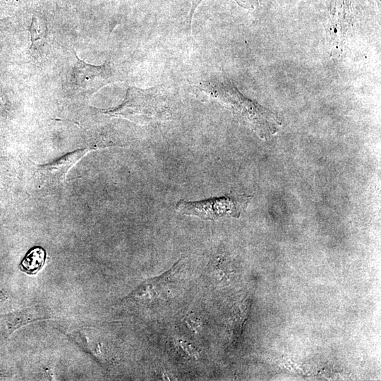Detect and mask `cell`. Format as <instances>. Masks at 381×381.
I'll list each match as a JSON object with an SVG mask.
<instances>
[{"instance_id": "12", "label": "cell", "mask_w": 381, "mask_h": 381, "mask_svg": "<svg viewBox=\"0 0 381 381\" xmlns=\"http://www.w3.org/2000/svg\"><path fill=\"white\" fill-rule=\"evenodd\" d=\"M37 28H38V26H37V19L35 17H33L31 25H30V30H29V32L30 33V39H31V42H32V47L34 45V44L35 43L36 41L41 39V37H39V33L37 32Z\"/></svg>"}, {"instance_id": "8", "label": "cell", "mask_w": 381, "mask_h": 381, "mask_svg": "<svg viewBox=\"0 0 381 381\" xmlns=\"http://www.w3.org/2000/svg\"><path fill=\"white\" fill-rule=\"evenodd\" d=\"M46 253L41 247L30 249L22 260L20 267L22 271L29 274H36L44 265Z\"/></svg>"}, {"instance_id": "9", "label": "cell", "mask_w": 381, "mask_h": 381, "mask_svg": "<svg viewBox=\"0 0 381 381\" xmlns=\"http://www.w3.org/2000/svg\"><path fill=\"white\" fill-rule=\"evenodd\" d=\"M203 0H192V4L190 7V11L189 13V20L190 25H191L192 18L194 14V12L198 5ZM240 6L248 8V9H254L258 6V0H234Z\"/></svg>"}, {"instance_id": "5", "label": "cell", "mask_w": 381, "mask_h": 381, "mask_svg": "<svg viewBox=\"0 0 381 381\" xmlns=\"http://www.w3.org/2000/svg\"><path fill=\"white\" fill-rule=\"evenodd\" d=\"M351 21L350 0H331L330 33L334 44L332 55L339 56L346 28Z\"/></svg>"}, {"instance_id": "10", "label": "cell", "mask_w": 381, "mask_h": 381, "mask_svg": "<svg viewBox=\"0 0 381 381\" xmlns=\"http://www.w3.org/2000/svg\"><path fill=\"white\" fill-rule=\"evenodd\" d=\"M176 345L177 349H179L184 356L193 360L198 359L199 356L198 351L190 344L183 340L179 339L176 341Z\"/></svg>"}, {"instance_id": "2", "label": "cell", "mask_w": 381, "mask_h": 381, "mask_svg": "<svg viewBox=\"0 0 381 381\" xmlns=\"http://www.w3.org/2000/svg\"><path fill=\"white\" fill-rule=\"evenodd\" d=\"M159 89V87L147 90L128 87L122 104L103 112L111 116L125 118L140 124L167 120L170 116V111Z\"/></svg>"}, {"instance_id": "11", "label": "cell", "mask_w": 381, "mask_h": 381, "mask_svg": "<svg viewBox=\"0 0 381 381\" xmlns=\"http://www.w3.org/2000/svg\"><path fill=\"white\" fill-rule=\"evenodd\" d=\"M185 323L190 331L196 334L202 327V320L195 315L190 314L184 319Z\"/></svg>"}, {"instance_id": "6", "label": "cell", "mask_w": 381, "mask_h": 381, "mask_svg": "<svg viewBox=\"0 0 381 381\" xmlns=\"http://www.w3.org/2000/svg\"><path fill=\"white\" fill-rule=\"evenodd\" d=\"M88 152L87 149L69 152L52 163L42 165L40 171L43 177L54 183H61L66 179L71 167Z\"/></svg>"}, {"instance_id": "1", "label": "cell", "mask_w": 381, "mask_h": 381, "mask_svg": "<svg viewBox=\"0 0 381 381\" xmlns=\"http://www.w3.org/2000/svg\"><path fill=\"white\" fill-rule=\"evenodd\" d=\"M201 90L229 105L234 115L246 122L262 138L273 135L281 124L277 114L243 96L229 80L205 81Z\"/></svg>"}, {"instance_id": "3", "label": "cell", "mask_w": 381, "mask_h": 381, "mask_svg": "<svg viewBox=\"0 0 381 381\" xmlns=\"http://www.w3.org/2000/svg\"><path fill=\"white\" fill-rule=\"evenodd\" d=\"M252 198V195L247 194L231 193L200 200H179L175 207L182 214L197 217L203 220L215 221L226 217L238 218Z\"/></svg>"}, {"instance_id": "4", "label": "cell", "mask_w": 381, "mask_h": 381, "mask_svg": "<svg viewBox=\"0 0 381 381\" xmlns=\"http://www.w3.org/2000/svg\"><path fill=\"white\" fill-rule=\"evenodd\" d=\"M77 62L73 72V80L77 87L95 92L106 85L119 80L116 70L109 61L92 65L80 59L75 53Z\"/></svg>"}, {"instance_id": "13", "label": "cell", "mask_w": 381, "mask_h": 381, "mask_svg": "<svg viewBox=\"0 0 381 381\" xmlns=\"http://www.w3.org/2000/svg\"><path fill=\"white\" fill-rule=\"evenodd\" d=\"M0 25H1V23H0Z\"/></svg>"}, {"instance_id": "7", "label": "cell", "mask_w": 381, "mask_h": 381, "mask_svg": "<svg viewBox=\"0 0 381 381\" xmlns=\"http://www.w3.org/2000/svg\"><path fill=\"white\" fill-rule=\"evenodd\" d=\"M182 265V258H181L174 266L163 274L150 279L144 282L133 292L135 298L143 302L151 303L157 298L164 291L166 290L167 282L175 273L181 269Z\"/></svg>"}]
</instances>
